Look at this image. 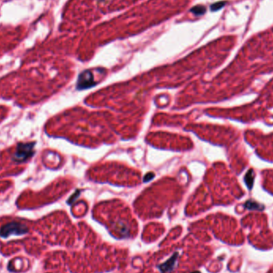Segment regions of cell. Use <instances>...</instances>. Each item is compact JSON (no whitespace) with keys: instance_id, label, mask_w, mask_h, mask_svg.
Segmentation results:
<instances>
[{"instance_id":"cell-4","label":"cell","mask_w":273,"mask_h":273,"mask_svg":"<svg viewBox=\"0 0 273 273\" xmlns=\"http://www.w3.org/2000/svg\"><path fill=\"white\" fill-rule=\"evenodd\" d=\"M244 206L250 210H261L263 209V205L258 204L257 202L252 201H248L246 202Z\"/></svg>"},{"instance_id":"cell-3","label":"cell","mask_w":273,"mask_h":273,"mask_svg":"<svg viewBox=\"0 0 273 273\" xmlns=\"http://www.w3.org/2000/svg\"><path fill=\"white\" fill-rule=\"evenodd\" d=\"M253 181H254V174L253 170H250L247 172L245 177H244V181L247 185L248 188L251 189L253 185Z\"/></svg>"},{"instance_id":"cell-1","label":"cell","mask_w":273,"mask_h":273,"mask_svg":"<svg viewBox=\"0 0 273 273\" xmlns=\"http://www.w3.org/2000/svg\"><path fill=\"white\" fill-rule=\"evenodd\" d=\"M35 142L18 143L16 146L15 152L12 157V160L16 163H23L34 156Z\"/></svg>"},{"instance_id":"cell-5","label":"cell","mask_w":273,"mask_h":273,"mask_svg":"<svg viewBox=\"0 0 273 273\" xmlns=\"http://www.w3.org/2000/svg\"><path fill=\"white\" fill-rule=\"evenodd\" d=\"M193 10L194 11V13L197 14H202L205 13V7H204V6H197V7L193 8Z\"/></svg>"},{"instance_id":"cell-7","label":"cell","mask_w":273,"mask_h":273,"mask_svg":"<svg viewBox=\"0 0 273 273\" xmlns=\"http://www.w3.org/2000/svg\"><path fill=\"white\" fill-rule=\"evenodd\" d=\"M193 273H200L199 271H195V272H193Z\"/></svg>"},{"instance_id":"cell-6","label":"cell","mask_w":273,"mask_h":273,"mask_svg":"<svg viewBox=\"0 0 273 273\" xmlns=\"http://www.w3.org/2000/svg\"><path fill=\"white\" fill-rule=\"evenodd\" d=\"M225 2H219L217 3H215L213 4V6H212V10H219L220 8H222L224 6V5L225 4Z\"/></svg>"},{"instance_id":"cell-2","label":"cell","mask_w":273,"mask_h":273,"mask_svg":"<svg viewBox=\"0 0 273 273\" xmlns=\"http://www.w3.org/2000/svg\"><path fill=\"white\" fill-rule=\"evenodd\" d=\"M96 82H94V75L91 72L87 70V71L82 72L79 75L77 86H78V90H83V89L91 87V86H94Z\"/></svg>"}]
</instances>
